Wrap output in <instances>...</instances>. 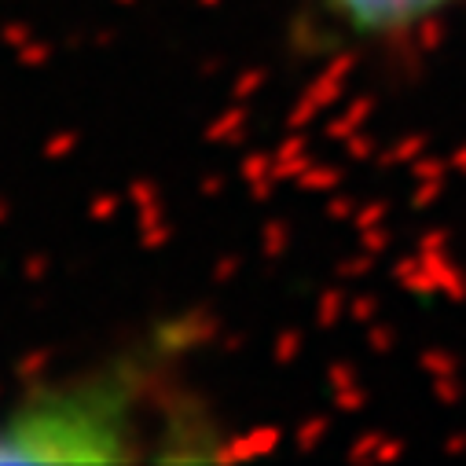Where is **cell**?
<instances>
[{
    "label": "cell",
    "instance_id": "obj_1",
    "mask_svg": "<svg viewBox=\"0 0 466 466\" xmlns=\"http://www.w3.org/2000/svg\"><path fill=\"white\" fill-rule=\"evenodd\" d=\"M334 15L360 34H397L408 30L451 0H327Z\"/></svg>",
    "mask_w": 466,
    "mask_h": 466
}]
</instances>
